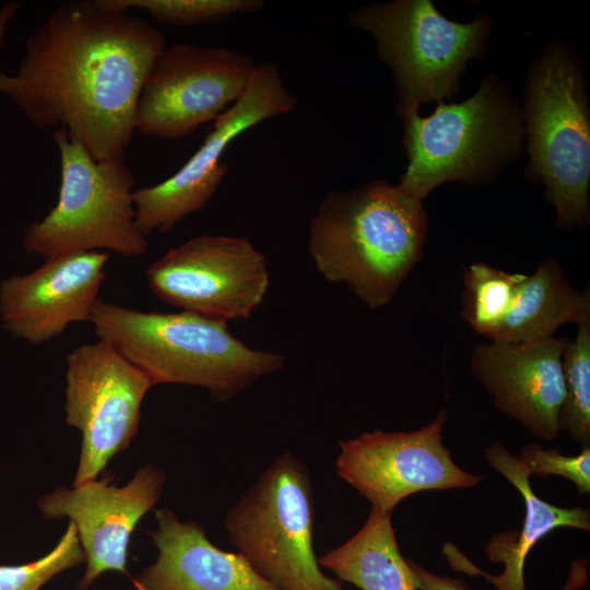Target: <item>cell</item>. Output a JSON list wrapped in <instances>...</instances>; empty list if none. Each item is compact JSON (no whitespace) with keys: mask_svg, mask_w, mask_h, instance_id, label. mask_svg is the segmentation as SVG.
<instances>
[{"mask_svg":"<svg viewBox=\"0 0 590 590\" xmlns=\"http://www.w3.org/2000/svg\"><path fill=\"white\" fill-rule=\"evenodd\" d=\"M524 275L508 273L483 262L468 267L463 272L462 318L477 333L491 340Z\"/></svg>","mask_w":590,"mask_h":590,"instance_id":"cell-21","label":"cell"},{"mask_svg":"<svg viewBox=\"0 0 590 590\" xmlns=\"http://www.w3.org/2000/svg\"><path fill=\"white\" fill-rule=\"evenodd\" d=\"M401 120L409 163L398 186L420 201L447 181H491L519 156L524 135L517 103L492 74L467 101Z\"/></svg>","mask_w":590,"mask_h":590,"instance_id":"cell-4","label":"cell"},{"mask_svg":"<svg viewBox=\"0 0 590 590\" xmlns=\"http://www.w3.org/2000/svg\"><path fill=\"white\" fill-rule=\"evenodd\" d=\"M60 161L55 206L24 233L23 248L51 258L104 251L139 257L148 251L133 202L134 176L123 160H94L67 131H52Z\"/></svg>","mask_w":590,"mask_h":590,"instance_id":"cell-6","label":"cell"},{"mask_svg":"<svg viewBox=\"0 0 590 590\" xmlns=\"http://www.w3.org/2000/svg\"><path fill=\"white\" fill-rule=\"evenodd\" d=\"M522 123L528 140L527 175L545 187L564 231L589 223L590 113L577 59L559 45L530 67Z\"/></svg>","mask_w":590,"mask_h":590,"instance_id":"cell-5","label":"cell"},{"mask_svg":"<svg viewBox=\"0 0 590 590\" xmlns=\"http://www.w3.org/2000/svg\"><path fill=\"white\" fill-rule=\"evenodd\" d=\"M531 474L559 475L570 480L579 493H590V446L577 456H564L557 449H544L536 442L523 446L518 456Z\"/></svg>","mask_w":590,"mask_h":590,"instance_id":"cell-25","label":"cell"},{"mask_svg":"<svg viewBox=\"0 0 590 590\" xmlns=\"http://www.w3.org/2000/svg\"><path fill=\"white\" fill-rule=\"evenodd\" d=\"M19 7H20V3L17 1H10V2L4 3L0 8V50L3 48L5 44L9 25L11 23V20L15 15Z\"/></svg>","mask_w":590,"mask_h":590,"instance_id":"cell-27","label":"cell"},{"mask_svg":"<svg viewBox=\"0 0 590 590\" xmlns=\"http://www.w3.org/2000/svg\"><path fill=\"white\" fill-rule=\"evenodd\" d=\"M166 46L158 27L104 0L67 2L26 37L16 71H0V94L94 160H123L143 84Z\"/></svg>","mask_w":590,"mask_h":590,"instance_id":"cell-1","label":"cell"},{"mask_svg":"<svg viewBox=\"0 0 590 590\" xmlns=\"http://www.w3.org/2000/svg\"><path fill=\"white\" fill-rule=\"evenodd\" d=\"M318 563L361 590H417L410 562L400 553L391 514L375 507L358 532Z\"/></svg>","mask_w":590,"mask_h":590,"instance_id":"cell-20","label":"cell"},{"mask_svg":"<svg viewBox=\"0 0 590 590\" xmlns=\"http://www.w3.org/2000/svg\"><path fill=\"white\" fill-rule=\"evenodd\" d=\"M564 400L558 414L559 430L590 446V323L579 324L562 357Z\"/></svg>","mask_w":590,"mask_h":590,"instance_id":"cell-22","label":"cell"},{"mask_svg":"<svg viewBox=\"0 0 590 590\" xmlns=\"http://www.w3.org/2000/svg\"><path fill=\"white\" fill-rule=\"evenodd\" d=\"M114 9L148 13L154 21L170 26L219 23L229 17L259 12L262 0H104Z\"/></svg>","mask_w":590,"mask_h":590,"instance_id":"cell-23","label":"cell"},{"mask_svg":"<svg viewBox=\"0 0 590 590\" xmlns=\"http://www.w3.org/2000/svg\"><path fill=\"white\" fill-rule=\"evenodd\" d=\"M98 339L109 343L153 382L208 389L227 400L284 367L285 356L249 347L227 321L191 311H142L98 298L90 314Z\"/></svg>","mask_w":590,"mask_h":590,"instance_id":"cell-3","label":"cell"},{"mask_svg":"<svg viewBox=\"0 0 590 590\" xmlns=\"http://www.w3.org/2000/svg\"><path fill=\"white\" fill-rule=\"evenodd\" d=\"M297 99L285 87L279 67L257 64L243 96L214 122L200 148L170 177L133 192L135 221L143 235L169 232L203 209L224 180L223 155L240 133L272 117L293 111Z\"/></svg>","mask_w":590,"mask_h":590,"instance_id":"cell-10","label":"cell"},{"mask_svg":"<svg viewBox=\"0 0 590 590\" xmlns=\"http://www.w3.org/2000/svg\"><path fill=\"white\" fill-rule=\"evenodd\" d=\"M427 229L422 201L374 180L324 197L310 220L308 250L323 279L375 309L392 300L421 260Z\"/></svg>","mask_w":590,"mask_h":590,"instance_id":"cell-2","label":"cell"},{"mask_svg":"<svg viewBox=\"0 0 590 590\" xmlns=\"http://www.w3.org/2000/svg\"><path fill=\"white\" fill-rule=\"evenodd\" d=\"M256 66L249 55L226 47L166 46L143 84L135 131L165 140L189 137L243 96Z\"/></svg>","mask_w":590,"mask_h":590,"instance_id":"cell-9","label":"cell"},{"mask_svg":"<svg viewBox=\"0 0 590 590\" xmlns=\"http://www.w3.org/2000/svg\"><path fill=\"white\" fill-rule=\"evenodd\" d=\"M568 342L554 337L517 343L491 341L477 344L471 354V371L496 408L545 441L556 439L560 432L562 357Z\"/></svg>","mask_w":590,"mask_h":590,"instance_id":"cell-15","label":"cell"},{"mask_svg":"<svg viewBox=\"0 0 590 590\" xmlns=\"http://www.w3.org/2000/svg\"><path fill=\"white\" fill-rule=\"evenodd\" d=\"M484 456L488 464L517 488L524 503L521 529L496 533L485 546L487 559L492 563H503L504 570L497 576L480 570L451 543H446L442 552L453 569L473 576L481 575L494 583L497 590H526L523 568L530 550L557 528L589 531L590 512L589 509L581 507H557L538 497L529 482L531 472L528 465L502 444L489 445Z\"/></svg>","mask_w":590,"mask_h":590,"instance_id":"cell-18","label":"cell"},{"mask_svg":"<svg viewBox=\"0 0 590 590\" xmlns=\"http://www.w3.org/2000/svg\"><path fill=\"white\" fill-rule=\"evenodd\" d=\"M165 479L161 469L148 463L121 487L113 485L110 479H96L72 489L57 488L39 499L46 518L68 517L76 528L86 562L80 590L105 571L127 574L130 535L160 498Z\"/></svg>","mask_w":590,"mask_h":590,"instance_id":"cell-14","label":"cell"},{"mask_svg":"<svg viewBox=\"0 0 590 590\" xmlns=\"http://www.w3.org/2000/svg\"><path fill=\"white\" fill-rule=\"evenodd\" d=\"M349 23L371 35L390 68L400 119L418 113L422 104L450 99L468 62L483 55L491 33L487 15L458 23L429 0L365 5L349 15Z\"/></svg>","mask_w":590,"mask_h":590,"instance_id":"cell-7","label":"cell"},{"mask_svg":"<svg viewBox=\"0 0 590 590\" xmlns=\"http://www.w3.org/2000/svg\"><path fill=\"white\" fill-rule=\"evenodd\" d=\"M410 566L415 575L417 590H471L462 580L434 574L414 562Z\"/></svg>","mask_w":590,"mask_h":590,"instance_id":"cell-26","label":"cell"},{"mask_svg":"<svg viewBox=\"0 0 590 590\" xmlns=\"http://www.w3.org/2000/svg\"><path fill=\"white\" fill-rule=\"evenodd\" d=\"M151 290L181 310L223 320L248 319L270 284L266 257L247 237L201 235L153 261Z\"/></svg>","mask_w":590,"mask_h":590,"instance_id":"cell-12","label":"cell"},{"mask_svg":"<svg viewBox=\"0 0 590 590\" xmlns=\"http://www.w3.org/2000/svg\"><path fill=\"white\" fill-rule=\"evenodd\" d=\"M109 253L88 251L47 258L36 270L13 275L0 286L3 328L40 344L72 322L88 321L98 299Z\"/></svg>","mask_w":590,"mask_h":590,"instance_id":"cell-16","label":"cell"},{"mask_svg":"<svg viewBox=\"0 0 590 590\" xmlns=\"http://www.w3.org/2000/svg\"><path fill=\"white\" fill-rule=\"evenodd\" d=\"M85 560L76 528L70 521L58 544L32 563L0 566V590H39L56 575Z\"/></svg>","mask_w":590,"mask_h":590,"instance_id":"cell-24","label":"cell"},{"mask_svg":"<svg viewBox=\"0 0 590 590\" xmlns=\"http://www.w3.org/2000/svg\"><path fill=\"white\" fill-rule=\"evenodd\" d=\"M446 411L412 432L375 430L340 442L338 475L373 507L392 514L408 496L433 489L468 488L484 477L459 468L442 444Z\"/></svg>","mask_w":590,"mask_h":590,"instance_id":"cell-13","label":"cell"},{"mask_svg":"<svg viewBox=\"0 0 590 590\" xmlns=\"http://www.w3.org/2000/svg\"><path fill=\"white\" fill-rule=\"evenodd\" d=\"M66 421L82 435L73 486L96 480L135 436L141 404L154 386L109 343L82 344L66 356Z\"/></svg>","mask_w":590,"mask_h":590,"instance_id":"cell-11","label":"cell"},{"mask_svg":"<svg viewBox=\"0 0 590 590\" xmlns=\"http://www.w3.org/2000/svg\"><path fill=\"white\" fill-rule=\"evenodd\" d=\"M156 519L149 534L158 555L133 579L137 590H280L243 555L213 545L199 524L169 509L157 510Z\"/></svg>","mask_w":590,"mask_h":590,"instance_id":"cell-17","label":"cell"},{"mask_svg":"<svg viewBox=\"0 0 590 590\" xmlns=\"http://www.w3.org/2000/svg\"><path fill=\"white\" fill-rule=\"evenodd\" d=\"M314 518L309 473L285 452L231 508L224 526L237 553L280 590H343L320 569Z\"/></svg>","mask_w":590,"mask_h":590,"instance_id":"cell-8","label":"cell"},{"mask_svg":"<svg viewBox=\"0 0 590 590\" xmlns=\"http://www.w3.org/2000/svg\"><path fill=\"white\" fill-rule=\"evenodd\" d=\"M566 322L590 323V294L577 291L555 259L543 261L518 284L491 341L527 342L553 337Z\"/></svg>","mask_w":590,"mask_h":590,"instance_id":"cell-19","label":"cell"}]
</instances>
